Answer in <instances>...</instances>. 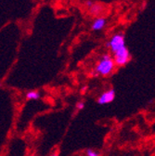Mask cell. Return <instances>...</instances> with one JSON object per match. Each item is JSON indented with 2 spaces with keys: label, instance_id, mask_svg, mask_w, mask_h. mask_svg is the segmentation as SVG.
Segmentation results:
<instances>
[{
  "label": "cell",
  "instance_id": "8",
  "mask_svg": "<svg viewBox=\"0 0 155 156\" xmlns=\"http://www.w3.org/2000/svg\"><path fill=\"white\" fill-rule=\"evenodd\" d=\"M86 156H100V153L98 151L95 150H92V149L86 150Z\"/></svg>",
  "mask_w": 155,
  "mask_h": 156
},
{
  "label": "cell",
  "instance_id": "4",
  "mask_svg": "<svg viewBox=\"0 0 155 156\" xmlns=\"http://www.w3.org/2000/svg\"><path fill=\"white\" fill-rule=\"evenodd\" d=\"M115 99V91L114 89H108L104 91L99 98H98V103L100 105L109 104L112 102Z\"/></svg>",
  "mask_w": 155,
  "mask_h": 156
},
{
  "label": "cell",
  "instance_id": "9",
  "mask_svg": "<svg viewBox=\"0 0 155 156\" xmlns=\"http://www.w3.org/2000/svg\"><path fill=\"white\" fill-rule=\"evenodd\" d=\"M85 102L84 101H78L76 104V109L78 110V111H82L84 108H85Z\"/></svg>",
  "mask_w": 155,
  "mask_h": 156
},
{
  "label": "cell",
  "instance_id": "11",
  "mask_svg": "<svg viewBox=\"0 0 155 156\" xmlns=\"http://www.w3.org/2000/svg\"><path fill=\"white\" fill-rule=\"evenodd\" d=\"M51 156H59V155H58V154H57V153H55V154H52V155H51Z\"/></svg>",
  "mask_w": 155,
  "mask_h": 156
},
{
  "label": "cell",
  "instance_id": "7",
  "mask_svg": "<svg viewBox=\"0 0 155 156\" xmlns=\"http://www.w3.org/2000/svg\"><path fill=\"white\" fill-rule=\"evenodd\" d=\"M40 98H41L40 92H38V91H36V90L29 91V92L26 94V99L29 100V101H37V100H39Z\"/></svg>",
  "mask_w": 155,
  "mask_h": 156
},
{
  "label": "cell",
  "instance_id": "6",
  "mask_svg": "<svg viewBox=\"0 0 155 156\" xmlns=\"http://www.w3.org/2000/svg\"><path fill=\"white\" fill-rule=\"evenodd\" d=\"M103 10H104V7L102 5H100V4H99V3H94L92 5V7L89 9V12L93 16L100 15L103 12Z\"/></svg>",
  "mask_w": 155,
  "mask_h": 156
},
{
  "label": "cell",
  "instance_id": "3",
  "mask_svg": "<svg viewBox=\"0 0 155 156\" xmlns=\"http://www.w3.org/2000/svg\"><path fill=\"white\" fill-rule=\"evenodd\" d=\"M113 61L115 65L117 66H125L130 61V52L126 47L122 48L118 51L113 53Z\"/></svg>",
  "mask_w": 155,
  "mask_h": 156
},
{
  "label": "cell",
  "instance_id": "10",
  "mask_svg": "<svg viewBox=\"0 0 155 156\" xmlns=\"http://www.w3.org/2000/svg\"><path fill=\"white\" fill-rule=\"evenodd\" d=\"M85 4H86V8L90 9V8L92 7V5L94 4V2H92V1H91V0H86V1L85 2Z\"/></svg>",
  "mask_w": 155,
  "mask_h": 156
},
{
  "label": "cell",
  "instance_id": "5",
  "mask_svg": "<svg viewBox=\"0 0 155 156\" xmlns=\"http://www.w3.org/2000/svg\"><path fill=\"white\" fill-rule=\"evenodd\" d=\"M106 24H107V20L105 18L97 17L91 24V29H92V31H95V32L101 31L106 26Z\"/></svg>",
  "mask_w": 155,
  "mask_h": 156
},
{
  "label": "cell",
  "instance_id": "1",
  "mask_svg": "<svg viewBox=\"0 0 155 156\" xmlns=\"http://www.w3.org/2000/svg\"><path fill=\"white\" fill-rule=\"evenodd\" d=\"M115 63L110 54H104L95 66V73L100 76H109L115 68Z\"/></svg>",
  "mask_w": 155,
  "mask_h": 156
},
{
  "label": "cell",
  "instance_id": "12",
  "mask_svg": "<svg viewBox=\"0 0 155 156\" xmlns=\"http://www.w3.org/2000/svg\"><path fill=\"white\" fill-rule=\"evenodd\" d=\"M2 87V84H1V83H0V87Z\"/></svg>",
  "mask_w": 155,
  "mask_h": 156
},
{
  "label": "cell",
  "instance_id": "2",
  "mask_svg": "<svg viewBox=\"0 0 155 156\" xmlns=\"http://www.w3.org/2000/svg\"><path fill=\"white\" fill-rule=\"evenodd\" d=\"M106 47L112 52V54L118 51L122 48L125 47V39L123 34H113L110 40L106 43Z\"/></svg>",
  "mask_w": 155,
  "mask_h": 156
}]
</instances>
